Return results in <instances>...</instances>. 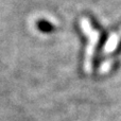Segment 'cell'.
<instances>
[{
    "mask_svg": "<svg viewBox=\"0 0 121 121\" xmlns=\"http://www.w3.org/2000/svg\"><path fill=\"white\" fill-rule=\"evenodd\" d=\"M81 28H82V31L88 36V39H89L88 46L86 48L85 62H86V65L92 66L91 62H92V59H94V53H95V50H96V47L99 43V39H100V33L91 27V25H90L89 20L87 18H83L81 20Z\"/></svg>",
    "mask_w": 121,
    "mask_h": 121,
    "instance_id": "obj_1",
    "label": "cell"
},
{
    "mask_svg": "<svg viewBox=\"0 0 121 121\" xmlns=\"http://www.w3.org/2000/svg\"><path fill=\"white\" fill-rule=\"evenodd\" d=\"M121 40V30L119 32H116V33H113L111 35V37L107 39L106 44L104 46V49H103V52L104 53H109L113 52L117 49L118 45H119Z\"/></svg>",
    "mask_w": 121,
    "mask_h": 121,
    "instance_id": "obj_2",
    "label": "cell"
}]
</instances>
